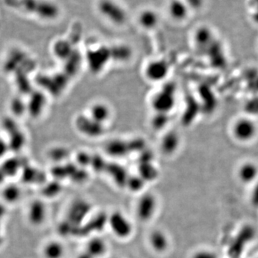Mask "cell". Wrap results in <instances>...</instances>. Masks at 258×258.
I'll list each match as a JSON object with an SVG mask.
<instances>
[{
  "label": "cell",
  "mask_w": 258,
  "mask_h": 258,
  "mask_svg": "<svg viewBox=\"0 0 258 258\" xmlns=\"http://www.w3.org/2000/svg\"><path fill=\"white\" fill-rule=\"evenodd\" d=\"M18 6L23 10L37 14L44 20H54L58 16L59 8L51 2L44 0H18Z\"/></svg>",
  "instance_id": "obj_1"
},
{
  "label": "cell",
  "mask_w": 258,
  "mask_h": 258,
  "mask_svg": "<svg viewBox=\"0 0 258 258\" xmlns=\"http://www.w3.org/2000/svg\"><path fill=\"white\" fill-rule=\"evenodd\" d=\"M257 124L250 118H240L236 120L232 127V134L236 140L246 143L252 140L257 135Z\"/></svg>",
  "instance_id": "obj_2"
},
{
  "label": "cell",
  "mask_w": 258,
  "mask_h": 258,
  "mask_svg": "<svg viewBox=\"0 0 258 258\" xmlns=\"http://www.w3.org/2000/svg\"><path fill=\"white\" fill-rule=\"evenodd\" d=\"M108 223L114 236L120 239L128 238L133 232V224L128 218L120 212H114L110 214Z\"/></svg>",
  "instance_id": "obj_3"
},
{
  "label": "cell",
  "mask_w": 258,
  "mask_h": 258,
  "mask_svg": "<svg viewBox=\"0 0 258 258\" xmlns=\"http://www.w3.org/2000/svg\"><path fill=\"white\" fill-rule=\"evenodd\" d=\"M98 10L102 16L116 24H122L126 19L125 10L112 0H102L98 3Z\"/></svg>",
  "instance_id": "obj_4"
},
{
  "label": "cell",
  "mask_w": 258,
  "mask_h": 258,
  "mask_svg": "<svg viewBox=\"0 0 258 258\" xmlns=\"http://www.w3.org/2000/svg\"><path fill=\"white\" fill-rule=\"evenodd\" d=\"M157 200L154 195L146 194L140 196L137 202L136 214L138 219L143 222L150 220L156 213Z\"/></svg>",
  "instance_id": "obj_5"
},
{
  "label": "cell",
  "mask_w": 258,
  "mask_h": 258,
  "mask_svg": "<svg viewBox=\"0 0 258 258\" xmlns=\"http://www.w3.org/2000/svg\"><path fill=\"white\" fill-rule=\"evenodd\" d=\"M238 176L241 182L251 184L258 178V166L251 162L243 163L238 170Z\"/></svg>",
  "instance_id": "obj_6"
},
{
  "label": "cell",
  "mask_w": 258,
  "mask_h": 258,
  "mask_svg": "<svg viewBox=\"0 0 258 258\" xmlns=\"http://www.w3.org/2000/svg\"><path fill=\"white\" fill-rule=\"evenodd\" d=\"M46 208L40 200L33 202L28 210V219L34 226H40L46 220Z\"/></svg>",
  "instance_id": "obj_7"
},
{
  "label": "cell",
  "mask_w": 258,
  "mask_h": 258,
  "mask_svg": "<svg viewBox=\"0 0 258 258\" xmlns=\"http://www.w3.org/2000/svg\"><path fill=\"white\" fill-rule=\"evenodd\" d=\"M190 8L183 0H170L168 10L170 16L176 20L182 21L188 16Z\"/></svg>",
  "instance_id": "obj_8"
},
{
  "label": "cell",
  "mask_w": 258,
  "mask_h": 258,
  "mask_svg": "<svg viewBox=\"0 0 258 258\" xmlns=\"http://www.w3.org/2000/svg\"><path fill=\"white\" fill-rule=\"evenodd\" d=\"M150 247L157 252H164L168 247V236L164 232L155 230L150 236Z\"/></svg>",
  "instance_id": "obj_9"
},
{
  "label": "cell",
  "mask_w": 258,
  "mask_h": 258,
  "mask_svg": "<svg viewBox=\"0 0 258 258\" xmlns=\"http://www.w3.org/2000/svg\"><path fill=\"white\" fill-rule=\"evenodd\" d=\"M107 250L106 243L100 238H92L87 244L86 252L92 258L102 257Z\"/></svg>",
  "instance_id": "obj_10"
},
{
  "label": "cell",
  "mask_w": 258,
  "mask_h": 258,
  "mask_svg": "<svg viewBox=\"0 0 258 258\" xmlns=\"http://www.w3.org/2000/svg\"><path fill=\"white\" fill-rule=\"evenodd\" d=\"M64 252V246L56 240L48 242L44 246L42 251L44 258H62Z\"/></svg>",
  "instance_id": "obj_11"
},
{
  "label": "cell",
  "mask_w": 258,
  "mask_h": 258,
  "mask_svg": "<svg viewBox=\"0 0 258 258\" xmlns=\"http://www.w3.org/2000/svg\"><path fill=\"white\" fill-rule=\"evenodd\" d=\"M158 16L156 12L152 10H145L140 13V22L142 27L150 29L156 27L158 24Z\"/></svg>",
  "instance_id": "obj_12"
},
{
  "label": "cell",
  "mask_w": 258,
  "mask_h": 258,
  "mask_svg": "<svg viewBox=\"0 0 258 258\" xmlns=\"http://www.w3.org/2000/svg\"><path fill=\"white\" fill-rule=\"evenodd\" d=\"M20 190L16 185H9L4 188L2 198L8 203H14L20 198Z\"/></svg>",
  "instance_id": "obj_13"
},
{
  "label": "cell",
  "mask_w": 258,
  "mask_h": 258,
  "mask_svg": "<svg viewBox=\"0 0 258 258\" xmlns=\"http://www.w3.org/2000/svg\"><path fill=\"white\" fill-rule=\"evenodd\" d=\"M212 33L208 28H201L196 31V40L200 44H208L211 40Z\"/></svg>",
  "instance_id": "obj_14"
},
{
  "label": "cell",
  "mask_w": 258,
  "mask_h": 258,
  "mask_svg": "<svg viewBox=\"0 0 258 258\" xmlns=\"http://www.w3.org/2000/svg\"><path fill=\"white\" fill-rule=\"evenodd\" d=\"M10 108L13 114L20 115L23 113V108L27 110V105H23L22 102L20 99L16 98L11 102Z\"/></svg>",
  "instance_id": "obj_15"
},
{
  "label": "cell",
  "mask_w": 258,
  "mask_h": 258,
  "mask_svg": "<svg viewBox=\"0 0 258 258\" xmlns=\"http://www.w3.org/2000/svg\"><path fill=\"white\" fill-rule=\"evenodd\" d=\"M192 258H218V254L211 250H202L193 254Z\"/></svg>",
  "instance_id": "obj_16"
},
{
  "label": "cell",
  "mask_w": 258,
  "mask_h": 258,
  "mask_svg": "<svg viewBox=\"0 0 258 258\" xmlns=\"http://www.w3.org/2000/svg\"><path fill=\"white\" fill-rule=\"evenodd\" d=\"M190 9L199 10L204 4V0H183Z\"/></svg>",
  "instance_id": "obj_17"
},
{
  "label": "cell",
  "mask_w": 258,
  "mask_h": 258,
  "mask_svg": "<svg viewBox=\"0 0 258 258\" xmlns=\"http://www.w3.org/2000/svg\"><path fill=\"white\" fill-rule=\"evenodd\" d=\"M6 144L3 142H0V157L4 156L6 153Z\"/></svg>",
  "instance_id": "obj_18"
},
{
  "label": "cell",
  "mask_w": 258,
  "mask_h": 258,
  "mask_svg": "<svg viewBox=\"0 0 258 258\" xmlns=\"http://www.w3.org/2000/svg\"><path fill=\"white\" fill-rule=\"evenodd\" d=\"M4 214H6V210L2 205H0V218H2Z\"/></svg>",
  "instance_id": "obj_19"
},
{
  "label": "cell",
  "mask_w": 258,
  "mask_h": 258,
  "mask_svg": "<svg viewBox=\"0 0 258 258\" xmlns=\"http://www.w3.org/2000/svg\"><path fill=\"white\" fill-rule=\"evenodd\" d=\"M78 258H92L90 254H88L87 252H86L85 254H80Z\"/></svg>",
  "instance_id": "obj_20"
},
{
  "label": "cell",
  "mask_w": 258,
  "mask_h": 258,
  "mask_svg": "<svg viewBox=\"0 0 258 258\" xmlns=\"http://www.w3.org/2000/svg\"><path fill=\"white\" fill-rule=\"evenodd\" d=\"M1 241H2L1 234H0V242H1Z\"/></svg>",
  "instance_id": "obj_21"
},
{
  "label": "cell",
  "mask_w": 258,
  "mask_h": 258,
  "mask_svg": "<svg viewBox=\"0 0 258 258\" xmlns=\"http://www.w3.org/2000/svg\"></svg>",
  "instance_id": "obj_22"
}]
</instances>
